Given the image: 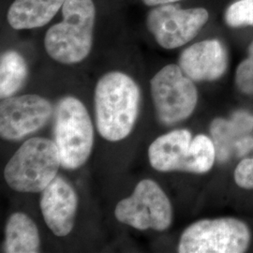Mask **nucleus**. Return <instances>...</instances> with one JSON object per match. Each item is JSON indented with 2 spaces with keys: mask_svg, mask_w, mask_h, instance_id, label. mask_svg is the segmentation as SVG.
Returning a JSON list of instances; mask_svg holds the SVG:
<instances>
[{
  "mask_svg": "<svg viewBox=\"0 0 253 253\" xmlns=\"http://www.w3.org/2000/svg\"><path fill=\"white\" fill-rule=\"evenodd\" d=\"M115 216L119 222L140 231L163 232L172 223V205L157 182L144 179L130 196L118 203Z\"/></svg>",
  "mask_w": 253,
  "mask_h": 253,
  "instance_id": "nucleus-7",
  "label": "nucleus"
},
{
  "mask_svg": "<svg viewBox=\"0 0 253 253\" xmlns=\"http://www.w3.org/2000/svg\"><path fill=\"white\" fill-rule=\"evenodd\" d=\"M208 18L204 8L183 9L169 3L154 6L146 15L145 25L159 45L171 50L190 42Z\"/></svg>",
  "mask_w": 253,
  "mask_h": 253,
  "instance_id": "nucleus-8",
  "label": "nucleus"
},
{
  "mask_svg": "<svg viewBox=\"0 0 253 253\" xmlns=\"http://www.w3.org/2000/svg\"><path fill=\"white\" fill-rule=\"evenodd\" d=\"M180 0H142V2L149 7H154L158 5H163V4H169V3H174Z\"/></svg>",
  "mask_w": 253,
  "mask_h": 253,
  "instance_id": "nucleus-22",
  "label": "nucleus"
},
{
  "mask_svg": "<svg viewBox=\"0 0 253 253\" xmlns=\"http://www.w3.org/2000/svg\"><path fill=\"white\" fill-rule=\"evenodd\" d=\"M54 142L65 169H78L87 162L94 145V128L87 110L77 98L65 97L58 102Z\"/></svg>",
  "mask_w": 253,
  "mask_h": 253,
  "instance_id": "nucleus-4",
  "label": "nucleus"
},
{
  "mask_svg": "<svg viewBox=\"0 0 253 253\" xmlns=\"http://www.w3.org/2000/svg\"><path fill=\"white\" fill-rule=\"evenodd\" d=\"M28 69L23 55L9 50L0 58V98L14 96L27 81Z\"/></svg>",
  "mask_w": 253,
  "mask_h": 253,
  "instance_id": "nucleus-16",
  "label": "nucleus"
},
{
  "mask_svg": "<svg viewBox=\"0 0 253 253\" xmlns=\"http://www.w3.org/2000/svg\"><path fill=\"white\" fill-rule=\"evenodd\" d=\"M251 238L249 227L237 218L202 219L183 232L177 250L180 253H242Z\"/></svg>",
  "mask_w": 253,
  "mask_h": 253,
  "instance_id": "nucleus-5",
  "label": "nucleus"
},
{
  "mask_svg": "<svg viewBox=\"0 0 253 253\" xmlns=\"http://www.w3.org/2000/svg\"><path fill=\"white\" fill-rule=\"evenodd\" d=\"M150 89L157 116L163 124L172 125L185 120L197 105V88L179 65L163 67L151 79Z\"/></svg>",
  "mask_w": 253,
  "mask_h": 253,
  "instance_id": "nucleus-6",
  "label": "nucleus"
},
{
  "mask_svg": "<svg viewBox=\"0 0 253 253\" xmlns=\"http://www.w3.org/2000/svg\"><path fill=\"white\" fill-rule=\"evenodd\" d=\"M40 245V234L35 222L24 213H13L5 228L4 253H39Z\"/></svg>",
  "mask_w": 253,
  "mask_h": 253,
  "instance_id": "nucleus-15",
  "label": "nucleus"
},
{
  "mask_svg": "<svg viewBox=\"0 0 253 253\" xmlns=\"http://www.w3.org/2000/svg\"><path fill=\"white\" fill-rule=\"evenodd\" d=\"M66 0H14L9 6L7 20L15 30L33 29L47 25Z\"/></svg>",
  "mask_w": 253,
  "mask_h": 253,
  "instance_id": "nucleus-13",
  "label": "nucleus"
},
{
  "mask_svg": "<svg viewBox=\"0 0 253 253\" xmlns=\"http://www.w3.org/2000/svg\"><path fill=\"white\" fill-rule=\"evenodd\" d=\"M62 21L46 32L44 47L56 62L73 65L90 54L96 21L93 0H66L61 9Z\"/></svg>",
  "mask_w": 253,
  "mask_h": 253,
  "instance_id": "nucleus-2",
  "label": "nucleus"
},
{
  "mask_svg": "<svg viewBox=\"0 0 253 253\" xmlns=\"http://www.w3.org/2000/svg\"><path fill=\"white\" fill-rule=\"evenodd\" d=\"M40 208L46 225L56 236L73 231L78 208V197L73 187L61 176H56L42 191Z\"/></svg>",
  "mask_w": 253,
  "mask_h": 253,
  "instance_id": "nucleus-10",
  "label": "nucleus"
},
{
  "mask_svg": "<svg viewBox=\"0 0 253 253\" xmlns=\"http://www.w3.org/2000/svg\"><path fill=\"white\" fill-rule=\"evenodd\" d=\"M191 141L188 129H175L158 137L148 148L152 168L159 172L183 171Z\"/></svg>",
  "mask_w": 253,
  "mask_h": 253,
  "instance_id": "nucleus-12",
  "label": "nucleus"
},
{
  "mask_svg": "<svg viewBox=\"0 0 253 253\" xmlns=\"http://www.w3.org/2000/svg\"><path fill=\"white\" fill-rule=\"evenodd\" d=\"M253 147V136H243L237 140L235 148L238 156H243L245 154L248 153Z\"/></svg>",
  "mask_w": 253,
  "mask_h": 253,
  "instance_id": "nucleus-21",
  "label": "nucleus"
},
{
  "mask_svg": "<svg viewBox=\"0 0 253 253\" xmlns=\"http://www.w3.org/2000/svg\"><path fill=\"white\" fill-rule=\"evenodd\" d=\"M224 19L231 27L253 26V0H238L228 7Z\"/></svg>",
  "mask_w": 253,
  "mask_h": 253,
  "instance_id": "nucleus-18",
  "label": "nucleus"
},
{
  "mask_svg": "<svg viewBox=\"0 0 253 253\" xmlns=\"http://www.w3.org/2000/svg\"><path fill=\"white\" fill-rule=\"evenodd\" d=\"M253 128V116L246 112H237L232 120L215 119L210 126V132L214 142L217 159L226 161L232 147H235L238 137H243Z\"/></svg>",
  "mask_w": 253,
  "mask_h": 253,
  "instance_id": "nucleus-14",
  "label": "nucleus"
},
{
  "mask_svg": "<svg viewBox=\"0 0 253 253\" xmlns=\"http://www.w3.org/2000/svg\"><path fill=\"white\" fill-rule=\"evenodd\" d=\"M216 157L217 154L213 140L204 134L195 136L190 143L183 171L206 173L213 167Z\"/></svg>",
  "mask_w": 253,
  "mask_h": 253,
  "instance_id": "nucleus-17",
  "label": "nucleus"
},
{
  "mask_svg": "<svg viewBox=\"0 0 253 253\" xmlns=\"http://www.w3.org/2000/svg\"><path fill=\"white\" fill-rule=\"evenodd\" d=\"M49 100L35 94L4 99L0 105V134L5 140L16 141L45 126L53 115Z\"/></svg>",
  "mask_w": 253,
  "mask_h": 253,
  "instance_id": "nucleus-9",
  "label": "nucleus"
},
{
  "mask_svg": "<svg viewBox=\"0 0 253 253\" xmlns=\"http://www.w3.org/2000/svg\"><path fill=\"white\" fill-rule=\"evenodd\" d=\"M178 65L193 82L215 81L227 71L228 53L218 40H206L186 48Z\"/></svg>",
  "mask_w": 253,
  "mask_h": 253,
  "instance_id": "nucleus-11",
  "label": "nucleus"
},
{
  "mask_svg": "<svg viewBox=\"0 0 253 253\" xmlns=\"http://www.w3.org/2000/svg\"><path fill=\"white\" fill-rule=\"evenodd\" d=\"M60 155L54 141L34 137L27 140L10 158L4 177L11 190L42 192L57 176Z\"/></svg>",
  "mask_w": 253,
  "mask_h": 253,
  "instance_id": "nucleus-3",
  "label": "nucleus"
},
{
  "mask_svg": "<svg viewBox=\"0 0 253 253\" xmlns=\"http://www.w3.org/2000/svg\"><path fill=\"white\" fill-rule=\"evenodd\" d=\"M237 87L245 94H253V42L249 47L248 57L239 64L235 73Z\"/></svg>",
  "mask_w": 253,
  "mask_h": 253,
  "instance_id": "nucleus-19",
  "label": "nucleus"
},
{
  "mask_svg": "<svg viewBox=\"0 0 253 253\" xmlns=\"http://www.w3.org/2000/svg\"><path fill=\"white\" fill-rule=\"evenodd\" d=\"M235 183L243 189H253V157L245 159L236 166Z\"/></svg>",
  "mask_w": 253,
  "mask_h": 253,
  "instance_id": "nucleus-20",
  "label": "nucleus"
},
{
  "mask_svg": "<svg viewBox=\"0 0 253 253\" xmlns=\"http://www.w3.org/2000/svg\"><path fill=\"white\" fill-rule=\"evenodd\" d=\"M141 92L136 82L121 72L101 76L94 95L98 131L110 142L126 138L135 125L140 109Z\"/></svg>",
  "mask_w": 253,
  "mask_h": 253,
  "instance_id": "nucleus-1",
  "label": "nucleus"
}]
</instances>
